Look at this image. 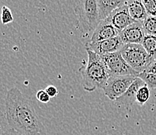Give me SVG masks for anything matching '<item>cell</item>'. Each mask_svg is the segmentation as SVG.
I'll use <instances>...</instances> for the list:
<instances>
[{
    "mask_svg": "<svg viewBox=\"0 0 156 135\" xmlns=\"http://www.w3.org/2000/svg\"><path fill=\"white\" fill-rule=\"evenodd\" d=\"M5 117L9 128L21 134L48 135L34 106L17 88H12L7 92Z\"/></svg>",
    "mask_w": 156,
    "mask_h": 135,
    "instance_id": "obj_1",
    "label": "cell"
},
{
    "mask_svg": "<svg viewBox=\"0 0 156 135\" xmlns=\"http://www.w3.org/2000/svg\"><path fill=\"white\" fill-rule=\"evenodd\" d=\"M88 62L80 71L83 76V87L88 92H94L97 89H103L110 77L100 55L86 50Z\"/></svg>",
    "mask_w": 156,
    "mask_h": 135,
    "instance_id": "obj_2",
    "label": "cell"
},
{
    "mask_svg": "<svg viewBox=\"0 0 156 135\" xmlns=\"http://www.w3.org/2000/svg\"><path fill=\"white\" fill-rule=\"evenodd\" d=\"M75 12L78 18V26L83 34L94 31L101 21L97 0H79Z\"/></svg>",
    "mask_w": 156,
    "mask_h": 135,
    "instance_id": "obj_3",
    "label": "cell"
},
{
    "mask_svg": "<svg viewBox=\"0 0 156 135\" xmlns=\"http://www.w3.org/2000/svg\"><path fill=\"white\" fill-rule=\"evenodd\" d=\"M124 60L136 72H144L154 60L147 53L142 44H124L120 50Z\"/></svg>",
    "mask_w": 156,
    "mask_h": 135,
    "instance_id": "obj_4",
    "label": "cell"
},
{
    "mask_svg": "<svg viewBox=\"0 0 156 135\" xmlns=\"http://www.w3.org/2000/svg\"><path fill=\"white\" fill-rule=\"evenodd\" d=\"M102 61L104 63L110 76L120 75H134L137 77L139 74L127 63L120 52L101 55Z\"/></svg>",
    "mask_w": 156,
    "mask_h": 135,
    "instance_id": "obj_5",
    "label": "cell"
},
{
    "mask_svg": "<svg viewBox=\"0 0 156 135\" xmlns=\"http://www.w3.org/2000/svg\"><path fill=\"white\" fill-rule=\"evenodd\" d=\"M136 78L134 75L110 76L103 89L105 96L110 100L114 102L125 93Z\"/></svg>",
    "mask_w": 156,
    "mask_h": 135,
    "instance_id": "obj_6",
    "label": "cell"
},
{
    "mask_svg": "<svg viewBox=\"0 0 156 135\" xmlns=\"http://www.w3.org/2000/svg\"><path fill=\"white\" fill-rule=\"evenodd\" d=\"M124 45V44L123 43L121 38L120 37V36H117L116 37L99 41V42H94V43L87 42L86 44V49L93 52L98 55L101 56L107 54L120 52Z\"/></svg>",
    "mask_w": 156,
    "mask_h": 135,
    "instance_id": "obj_7",
    "label": "cell"
},
{
    "mask_svg": "<svg viewBox=\"0 0 156 135\" xmlns=\"http://www.w3.org/2000/svg\"><path fill=\"white\" fill-rule=\"evenodd\" d=\"M145 32L143 28L142 21H136L120 33V37L124 44H141L145 37Z\"/></svg>",
    "mask_w": 156,
    "mask_h": 135,
    "instance_id": "obj_8",
    "label": "cell"
},
{
    "mask_svg": "<svg viewBox=\"0 0 156 135\" xmlns=\"http://www.w3.org/2000/svg\"><path fill=\"white\" fill-rule=\"evenodd\" d=\"M105 20L111 23L120 33L129 25L136 22L129 14L127 4L115 9Z\"/></svg>",
    "mask_w": 156,
    "mask_h": 135,
    "instance_id": "obj_9",
    "label": "cell"
},
{
    "mask_svg": "<svg viewBox=\"0 0 156 135\" xmlns=\"http://www.w3.org/2000/svg\"><path fill=\"white\" fill-rule=\"evenodd\" d=\"M119 35H120V32L108 21L103 20L100 21L97 27L93 31V35L89 42H91V43L99 42V41L116 37Z\"/></svg>",
    "mask_w": 156,
    "mask_h": 135,
    "instance_id": "obj_10",
    "label": "cell"
},
{
    "mask_svg": "<svg viewBox=\"0 0 156 135\" xmlns=\"http://www.w3.org/2000/svg\"><path fill=\"white\" fill-rule=\"evenodd\" d=\"M145 85V82L142 79L137 77L134 82L131 84V86L126 91L125 93L114 101L115 104L119 106H125V107L132 106L134 103H136V96L138 90Z\"/></svg>",
    "mask_w": 156,
    "mask_h": 135,
    "instance_id": "obj_11",
    "label": "cell"
},
{
    "mask_svg": "<svg viewBox=\"0 0 156 135\" xmlns=\"http://www.w3.org/2000/svg\"><path fill=\"white\" fill-rule=\"evenodd\" d=\"M128 0H97L100 20H103L113 11L127 3Z\"/></svg>",
    "mask_w": 156,
    "mask_h": 135,
    "instance_id": "obj_12",
    "label": "cell"
},
{
    "mask_svg": "<svg viewBox=\"0 0 156 135\" xmlns=\"http://www.w3.org/2000/svg\"><path fill=\"white\" fill-rule=\"evenodd\" d=\"M126 4L129 14L134 20L141 22L147 16V13L141 0H128Z\"/></svg>",
    "mask_w": 156,
    "mask_h": 135,
    "instance_id": "obj_13",
    "label": "cell"
},
{
    "mask_svg": "<svg viewBox=\"0 0 156 135\" xmlns=\"http://www.w3.org/2000/svg\"><path fill=\"white\" fill-rule=\"evenodd\" d=\"M141 44L153 60H156V37L146 34Z\"/></svg>",
    "mask_w": 156,
    "mask_h": 135,
    "instance_id": "obj_14",
    "label": "cell"
},
{
    "mask_svg": "<svg viewBox=\"0 0 156 135\" xmlns=\"http://www.w3.org/2000/svg\"><path fill=\"white\" fill-rule=\"evenodd\" d=\"M142 25L146 34L156 37V16H147L142 21Z\"/></svg>",
    "mask_w": 156,
    "mask_h": 135,
    "instance_id": "obj_15",
    "label": "cell"
},
{
    "mask_svg": "<svg viewBox=\"0 0 156 135\" xmlns=\"http://www.w3.org/2000/svg\"><path fill=\"white\" fill-rule=\"evenodd\" d=\"M150 89H151L147 87L146 85L139 89L137 93V96H136V103L139 106H143L150 99V96H151V90Z\"/></svg>",
    "mask_w": 156,
    "mask_h": 135,
    "instance_id": "obj_16",
    "label": "cell"
},
{
    "mask_svg": "<svg viewBox=\"0 0 156 135\" xmlns=\"http://www.w3.org/2000/svg\"><path fill=\"white\" fill-rule=\"evenodd\" d=\"M138 78L142 79L145 82L146 86L150 89H155L156 88V75L152 73H147V72H142L139 74Z\"/></svg>",
    "mask_w": 156,
    "mask_h": 135,
    "instance_id": "obj_17",
    "label": "cell"
},
{
    "mask_svg": "<svg viewBox=\"0 0 156 135\" xmlns=\"http://www.w3.org/2000/svg\"><path fill=\"white\" fill-rule=\"evenodd\" d=\"M147 16H156V0H141Z\"/></svg>",
    "mask_w": 156,
    "mask_h": 135,
    "instance_id": "obj_18",
    "label": "cell"
},
{
    "mask_svg": "<svg viewBox=\"0 0 156 135\" xmlns=\"http://www.w3.org/2000/svg\"><path fill=\"white\" fill-rule=\"evenodd\" d=\"M13 21V16L10 9L7 6H3L2 9V23L8 24Z\"/></svg>",
    "mask_w": 156,
    "mask_h": 135,
    "instance_id": "obj_19",
    "label": "cell"
},
{
    "mask_svg": "<svg viewBox=\"0 0 156 135\" xmlns=\"http://www.w3.org/2000/svg\"><path fill=\"white\" fill-rule=\"evenodd\" d=\"M36 98L39 102L42 103H48L50 102V99L51 98L49 96V95L47 93V92L45 91V89H41V90H39L36 94Z\"/></svg>",
    "mask_w": 156,
    "mask_h": 135,
    "instance_id": "obj_20",
    "label": "cell"
},
{
    "mask_svg": "<svg viewBox=\"0 0 156 135\" xmlns=\"http://www.w3.org/2000/svg\"><path fill=\"white\" fill-rule=\"evenodd\" d=\"M45 91H46L47 93L49 95V96H50L51 98H55V96H57L58 94V89L54 86H48V87L45 89Z\"/></svg>",
    "mask_w": 156,
    "mask_h": 135,
    "instance_id": "obj_21",
    "label": "cell"
},
{
    "mask_svg": "<svg viewBox=\"0 0 156 135\" xmlns=\"http://www.w3.org/2000/svg\"><path fill=\"white\" fill-rule=\"evenodd\" d=\"M1 135H23V134L20 133L19 132L16 131V130H13V129L9 128V129H7V130H4V131L1 133Z\"/></svg>",
    "mask_w": 156,
    "mask_h": 135,
    "instance_id": "obj_22",
    "label": "cell"
},
{
    "mask_svg": "<svg viewBox=\"0 0 156 135\" xmlns=\"http://www.w3.org/2000/svg\"><path fill=\"white\" fill-rule=\"evenodd\" d=\"M144 72L155 74L156 75V60H154V62L151 63V65L147 68V69Z\"/></svg>",
    "mask_w": 156,
    "mask_h": 135,
    "instance_id": "obj_23",
    "label": "cell"
}]
</instances>
